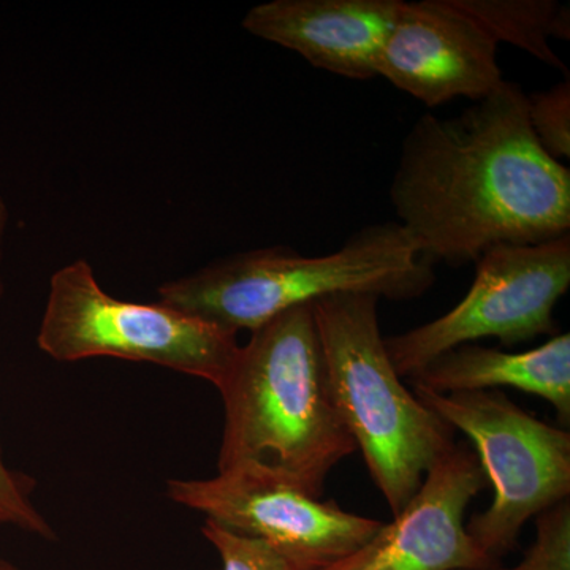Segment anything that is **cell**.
<instances>
[{"mask_svg": "<svg viewBox=\"0 0 570 570\" xmlns=\"http://www.w3.org/2000/svg\"><path fill=\"white\" fill-rule=\"evenodd\" d=\"M468 295L436 321L385 337L401 379L436 356L485 337L505 346L554 335V307L569 291L570 235L539 245L493 247L479 258Z\"/></svg>", "mask_w": 570, "mask_h": 570, "instance_id": "obj_7", "label": "cell"}, {"mask_svg": "<svg viewBox=\"0 0 570 570\" xmlns=\"http://www.w3.org/2000/svg\"><path fill=\"white\" fill-rule=\"evenodd\" d=\"M433 268L400 225L371 224L332 254L307 257L275 246L220 258L164 284L159 302L238 335L333 295L419 298L434 284Z\"/></svg>", "mask_w": 570, "mask_h": 570, "instance_id": "obj_3", "label": "cell"}, {"mask_svg": "<svg viewBox=\"0 0 570 570\" xmlns=\"http://www.w3.org/2000/svg\"><path fill=\"white\" fill-rule=\"evenodd\" d=\"M0 570H21V569L18 568V566H14L13 562L2 560V558H0Z\"/></svg>", "mask_w": 570, "mask_h": 570, "instance_id": "obj_18", "label": "cell"}, {"mask_svg": "<svg viewBox=\"0 0 570 570\" xmlns=\"http://www.w3.org/2000/svg\"><path fill=\"white\" fill-rule=\"evenodd\" d=\"M498 45L464 0L403 2L376 73L428 108L461 97L480 102L505 82Z\"/></svg>", "mask_w": 570, "mask_h": 570, "instance_id": "obj_9", "label": "cell"}, {"mask_svg": "<svg viewBox=\"0 0 570 570\" xmlns=\"http://www.w3.org/2000/svg\"><path fill=\"white\" fill-rule=\"evenodd\" d=\"M535 527L534 543L519 564L491 570H570L569 499L540 513Z\"/></svg>", "mask_w": 570, "mask_h": 570, "instance_id": "obj_16", "label": "cell"}, {"mask_svg": "<svg viewBox=\"0 0 570 570\" xmlns=\"http://www.w3.org/2000/svg\"><path fill=\"white\" fill-rule=\"evenodd\" d=\"M390 200L431 265L478 264L493 247L570 235L569 168L539 145L527 94L510 81L453 118L420 116Z\"/></svg>", "mask_w": 570, "mask_h": 570, "instance_id": "obj_1", "label": "cell"}, {"mask_svg": "<svg viewBox=\"0 0 570 570\" xmlns=\"http://www.w3.org/2000/svg\"><path fill=\"white\" fill-rule=\"evenodd\" d=\"M415 396L463 431L494 490L485 512L466 524L494 561L517 546L523 524L570 493V434L513 404L498 390L441 395L414 387Z\"/></svg>", "mask_w": 570, "mask_h": 570, "instance_id": "obj_6", "label": "cell"}, {"mask_svg": "<svg viewBox=\"0 0 570 570\" xmlns=\"http://www.w3.org/2000/svg\"><path fill=\"white\" fill-rule=\"evenodd\" d=\"M528 121L539 145L553 159L570 157V82L569 78L549 91L527 96Z\"/></svg>", "mask_w": 570, "mask_h": 570, "instance_id": "obj_15", "label": "cell"}, {"mask_svg": "<svg viewBox=\"0 0 570 570\" xmlns=\"http://www.w3.org/2000/svg\"><path fill=\"white\" fill-rule=\"evenodd\" d=\"M464 3L498 43L504 41L520 48L568 75L566 63L551 50L550 40H569V7L554 0H464Z\"/></svg>", "mask_w": 570, "mask_h": 570, "instance_id": "obj_13", "label": "cell"}, {"mask_svg": "<svg viewBox=\"0 0 570 570\" xmlns=\"http://www.w3.org/2000/svg\"><path fill=\"white\" fill-rule=\"evenodd\" d=\"M167 497L224 530L261 540L292 570H324L365 546L382 527L258 463L235 464L212 479H170Z\"/></svg>", "mask_w": 570, "mask_h": 570, "instance_id": "obj_8", "label": "cell"}, {"mask_svg": "<svg viewBox=\"0 0 570 570\" xmlns=\"http://www.w3.org/2000/svg\"><path fill=\"white\" fill-rule=\"evenodd\" d=\"M217 390L225 412L219 471L264 464L322 498L332 469L356 450L330 393L314 303L250 332Z\"/></svg>", "mask_w": 570, "mask_h": 570, "instance_id": "obj_2", "label": "cell"}, {"mask_svg": "<svg viewBox=\"0 0 570 570\" xmlns=\"http://www.w3.org/2000/svg\"><path fill=\"white\" fill-rule=\"evenodd\" d=\"M205 539L219 554V570H292L287 562L261 540L245 538L206 520Z\"/></svg>", "mask_w": 570, "mask_h": 570, "instance_id": "obj_17", "label": "cell"}, {"mask_svg": "<svg viewBox=\"0 0 570 570\" xmlns=\"http://www.w3.org/2000/svg\"><path fill=\"white\" fill-rule=\"evenodd\" d=\"M414 387L449 395L510 387L550 403L562 425L570 422V336L550 337L528 352L463 344L436 356L415 376Z\"/></svg>", "mask_w": 570, "mask_h": 570, "instance_id": "obj_12", "label": "cell"}, {"mask_svg": "<svg viewBox=\"0 0 570 570\" xmlns=\"http://www.w3.org/2000/svg\"><path fill=\"white\" fill-rule=\"evenodd\" d=\"M236 333L163 303L124 302L100 287L85 261L51 276L37 343L58 362L115 356L151 363L219 389L238 354Z\"/></svg>", "mask_w": 570, "mask_h": 570, "instance_id": "obj_5", "label": "cell"}, {"mask_svg": "<svg viewBox=\"0 0 570 570\" xmlns=\"http://www.w3.org/2000/svg\"><path fill=\"white\" fill-rule=\"evenodd\" d=\"M379 299L333 295L314 303V314L337 415L396 515L455 445V430L401 382L379 326Z\"/></svg>", "mask_w": 570, "mask_h": 570, "instance_id": "obj_4", "label": "cell"}, {"mask_svg": "<svg viewBox=\"0 0 570 570\" xmlns=\"http://www.w3.org/2000/svg\"><path fill=\"white\" fill-rule=\"evenodd\" d=\"M489 479L474 449L453 445L422 487L365 546L324 570H491L497 562L469 535L464 515Z\"/></svg>", "mask_w": 570, "mask_h": 570, "instance_id": "obj_10", "label": "cell"}, {"mask_svg": "<svg viewBox=\"0 0 570 570\" xmlns=\"http://www.w3.org/2000/svg\"><path fill=\"white\" fill-rule=\"evenodd\" d=\"M9 212L0 200V258H2L3 236H6ZM2 294V279H0ZM32 480L7 466L0 449V524H10L18 530L39 535L41 539L56 540V532L41 515L32 502Z\"/></svg>", "mask_w": 570, "mask_h": 570, "instance_id": "obj_14", "label": "cell"}, {"mask_svg": "<svg viewBox=\"0 0 570 570\" xmlns=\"http://www.w3.org/2000/svg\"><path fill=\"white\" fill-rule=\"evenodd\" d=\"M403 0H273L247 11V32L351 80L377 77Z\"/></svg>", "mask_w": 570, "mask_h": 570, "instance_id": "obj_11", "label": "cell"}]
</instances>
